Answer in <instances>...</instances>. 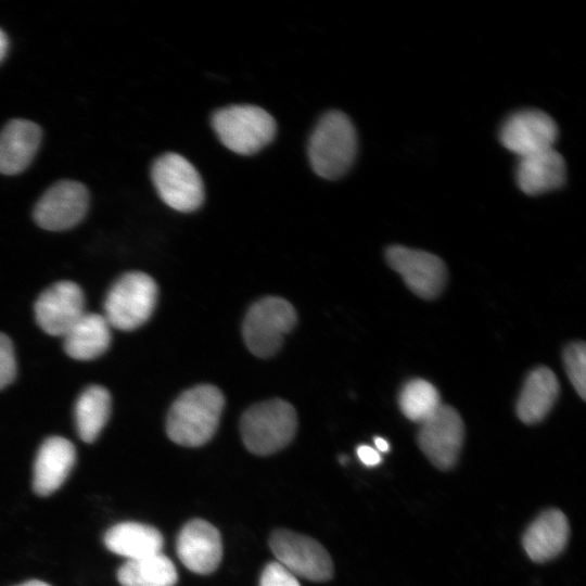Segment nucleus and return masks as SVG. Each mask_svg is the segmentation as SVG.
Listing matches in <instances>:
<instances>
[{"label":"nucleus","mask_w":586,"mask_h":586,"mask_svg":"<svg viewBox=\"0 0 586 586\" xmlns=\"http://www.w3.org/2000/svg\"><path fill=\"white\" fill-rule=\"evenodd\" d=\"M104 543L112 552L135 560L161 552L163 536L153 526L125 522L111 527Z\"/></svg>","instance_id":"412c9836"},{"label":"nucleus","mask_w":586,"mask_h":586,"mask_svg":"<svg viewBox=\"0 0 586 586\" xmlns=\"http://www.w3.org/2000/svg\"><path fill=\"white\" fill-rule=\"evenodd\" d=\"M177 553L190 571L208 574L217 569L222 557V544L217 528L205 520L188 522L177 538Z\"/></svg>","instance_id":"4468645a"},{"label":"nucleus","mask_w":586,"mask_h":586,"mask_svg":"<svg viewBox=\"0 0 586 586\" xmlns=\"http://www.w3.org/2000/svg\"><path fill=\"white\" fill-rule=\"evenodd\" d=\"M76 460L74 445L61 436H51L40 446L34 463V489L48 496L66 480Z\"/></svg>","instance_id":"2eb2a0df"},{"label":"nucleus","mask_w":586,"mask_h":586,"mask_svg":"<svg viewBox=\"0 0 586 586\" xmlns=\"http://www.w3.org/2000/svg\"><path fill=\"white\" fill-rule=\"evenodd\" d=\"M297 320L288 301L268 296L254 303L245 315L242 334L245 345L257 357L273 356Z\"/></svg>","instance_id":"423d86ee"},{"label":"nucleus","mask_w":586,"mask_h":586,"mask_svg":"<svg viewBox=\"0 0 586 586\" xmlns=\"http://www.w3.org/2000/svg\"><path fill=\"white\" fill-rule=\"evenodd\" d=\"M374 445L380 451H388L390 449L388 443L382 437H374Z\"/></svg>","instance_id":"c756f323"},{"label":"nucleus","mask_w":586,"mask_h":586,"mask_svg":"<svg viewBox=\"0 0 586 586\" xmlns=\"http://www.w3.org/2000/svg\"><path fill=\"white\" fill-rule=\"evenodd\" d=\"M570 526L565 514L549 509L539 514L523 536V547L531 560L545 562L557 557L566 546Z\"/></svg>","instance_id":"f3484780"},{"label":"nucleus","mask_w":586,"mask_h":586,"mask_svg":"<svg viewBox=\"0 0 586 586\" xmlns=\"http://www.w3.org/2000/svg\"><path fill=\"white\" fill-rule=\"evenodd\" d=\"M212 126L220 142L230 151L250 155L272 141L276 122L265 110L255 105H231L218 110Z\"/></svg>","instance_id":"20e7f679"},{"label":"nucleus","mask_w":586,"mask_h":586,"mask_svg":"<svg viewBox=\"0 0 586 586\" xmlns=\"http://www.w3.org/2000/svg\"><path fill=\"white\" fill-rule=\"evenodd\" d=\"M16 374L13 344L8 335L0 332V390L8 386Z\"/></svg>","instance_id":"a878e982"},{"label":"nucleus","mask_w":586,"mask_h":586,"mask_svg":"<svg viewBox=\"0 0 586 586\" xmlns=\"http://www.w3.org/2000/svg\"><path fill=\"white\" fill-rule=\"evenodd\" d=\"M297 428L296 411L282 399H270L251 406L240 421L245 447L258 456H267L285 447Z\"/></svg>","instance_id":"7ed1b4c3"},{"label":"nucleus","mask_w":586,"mask_h":586,"mask_svg":"<svg viewBox=\"0 0 586 586\" xmlns=\"http://www.w3.org/2000/svg\"><path fill=\"white\" fill-rule=\"evenodd\" d=\"M89 205L87 188L78 181L62 180L50 187L34 208V219L46 230L61 231L81 221Z\"/></svg>","instance_id":"9b49d317"},{"label":"nucleus","mask_w":586,"mask_h":586,"mask_svg":"<svg viewBox=\"0 0 586 586\" xmlns=\"http://www.w3.org/2000/svg\"><path fill=\"white\" fill-rule=\"evenodd\" d=\"M224 406V395L214 385L202 384L184 391L168 411V437L186 447L204 445L214 436Z\"/></svg>","instance_id":"f257e3e1"},{"label":"nucleus","mask_w":586,"mask_h":586,"mask_svg":"<svg viewBox=\"0 0 586 586\" xmlns=\"http://www.w3.org/2000/svg\"><path fill=\"white\" fill-rule=\"evenodd\" d=\"M8 50V38L5 34L0 29V62L4 58Z\"/></svg>","instance_id":"c85d7f7f"},{"label":"nucleus","mask_w":586,"mask_h":586,"mask_svg":"<svg viewBox=\"0 0 586 586\" xmlns=\"http://www.w3.org/2000/svg\"><path fill=\"white\" fill-rule=\"evenodd\" d=\"M565 162L553 148L519 157L515 178L522 192L538 195L559 188L565 180Z\"/></svg>","instance_id":"dca6fc26"},{"label":"nucleus","mask_w":586,"mask_h":586,"mask_svg":"<svg viewBox=\"0 0 586 586\" xmlns=\"http://www.w3.org/2000/svg\"><path fill=\"white\" fill-rule=\"evenodd\" d=\"M559 391V382L553 371L547 367L533 370L527 375L517 403L519 419L526 424L542 421L556 403Z\"/></svg>","instance_id":"aec40b11"},{"label":"nucleus","mask_w":586,"mask_h":586,"mask_svg":"<svg viewBox=\"0 0 586 586\" xmlns=\"http://www.w3.org/2000/svg\"><path fill=\"white\" fill-rule=\"evenodd\" d=\"M85 313L84 293L72 281L50 285L35 303L36 321L50 335L63 336Z\"/></svg>","instance_id":"ddd939ff"},{"label":"nucleus","mask_w":586,"mask_h":586,"mask_svg":"<svg viewBox=\"0 0 586 586\" xmlns=\"http://www.w3.org/2000/svg\"><path fill=\"white\" fill-rule=\"evenodd\" d=\"M357 456L366 466L373 467L381 462L380 454L368 445H360L357 448Z\"/></svg>","instance_id":"cd10ccee"},{"label":"nucleus","mask_w":586,"mask_h":586,"mask_svg":"<svg viewBox=\"0 0 586 586\" xmlns=\"http://www.w3.org/2000/svg\"><path fill=\"white\" fill-rule=\"evenodd\" d=\"M463 436L464 424L459 412L442 404L429 419L420 423L418 444L436 468L448 470L458 460Z\"/></svg>","instance_id":"1a4fd4ad"},{"label":"nucleus","mask_w":586,"mask_h":586,"mask_svg":"<svg viewBox=\"0 0 586 586\" xmlns=\"http://www.w3.org/2000/svg\"><path fill=\"white\" fill-rule=\"evenodd\" d=\"M357 151L356 130L342 112L324 114L315 127L308 143L314 171L326 179H336L352 166Z\"/></svg>","instance_id":"f03ea898"},{"label":"nucleus","mask_w":586,"mask_h":586,"mask_svg":"<svg viewBox=\"0 0 586 586\" xmlns=\"http://www.w3.org/2000/svg\"><path fill=\"white\" fill-rule=\"evenodd\" d=\"M111 411V396L100 385L87 387L77 398L75 421L79 437L86 443L97 440L106 424Z\"/></svg>","instance_id":"4be33fe9"},{"label":"nucleus","mask_w":586,"mask_h":586,"mask_svg":"<svg viewBox=\"0 0 586 586\" xmlns=\"http://www.w3.org/2000/svg\"><path fill=\"white\" fill-rule=\"evenodd\" d=\"M269 546L277 562L295 576L323 582L333 575L330 555L322 545L308 536L277 530L269 538Z\"/></svg>","instance_id":"6e6552de"},{"label":"nucleus","mask_w":586,"mask_h":586,"mask_svg":"<svg viewBox=\"0 0 586 586\" xmlns=\"http://www.w3.org/2000/svg\"><path fill=\"white\" fill-rule=\"evenodd\" d=\"M41 140L40 127L26 119L10 120L0 132V173L16 175L33 161Z\"/></svg>","instance_id":"a211bd4d"},{"label":"nucleus","mask_w":586,"mask_h":586,"mask_svg":"<svg viewBox=\"0 0 586 586\" xmlns=\"http://www.w3.org/2000/svg\"><path fill=\"white\" fill-rule=\"evenodd\" d=\"M17 586H50L49 584L42 582V581H38V579H33V581H27L21 585H17Z\"/></svg>","instance_id":"7c9ffc66"},{"label":"nucleus","mask_w":586,"mask_h":586,"mask_svg":"<svg viewBox=\"0 0 586 586\" xmlns=\"http://www.w3.org/2000/svg\"><path fill=\"white\" fill-rule=\"evenodd\" d=\"M151 177L160 198L171 208L190 213L204 201V186L196 168L182 155L166 153L152 166Z\"/></svg>","instance_id":"0eeeda50"},{"label":"nucleus","mask_w":586,"mask_h":586,"mask_svg":"<svg viewBox=\"0 0 586 586\" xmlns=\"http://www.w3.org/2000/svg\"><path fill=\"white\" fill-rule=\"evenodd\" d=\"M557 137L558 127L552 117L534 109L510 115L499 132L501 144L518 157L553 148Z\"/></svg>","instance_id":"f8f14e48"},{"label":"nucleus","mask_w":586,"mask_h":586,"mask_svg":"<svg viewBox=\"0 0 586 586\" xmlns=\"http://www.w3.org/2000/svg\"><path fill=\"white\" fill-rule=\"evenodd\" d=\"M385 258L388 266L402 276L408 289L423 300L437 297L445 286V264L432 253L392 245L386 249Z\"/></svg>","instance_id":"9d476101"},{"label":"nucleus","mask_w":586,"mask_h":586,"mask_svg":"<svg viewBox=\"0 0 586 586\" xmlns=\"http://www.w3.org/2000/svg\"><path fill=\"white\" fill-rule=\"evenodd\" d=\"M157 301V285L141 271L123 275L109 290L104 314L111 328L131 331L142 326L152 315Z\"/></svg>","instance_id":"39448f33"},{"label":"nucleus","mask_w":586,"mask_h":586,"mask_svg":"<svg viewBox=\"0 0 586 586\" xmlns=\"http://www.w3.org/2000/svg\"><path fill=\"white\" fill-rule=\"evenodd\" d=\"M400 411L411 421L422 423L442 405L438 391L426 380L408 381L399 392Z\"/></svg>","instance_id":"b1692460"},{"label":"nucleus","mask_w":586,"mask_h":586,"mask_svg":"<svg viewBox=\"0 0 586 586\" xmlns=\"http://www.w3.org/2000/svg\"><path fill=\"white\" fill-rule=\"evenodd\" d=\"M62 337L64 351L69 357L91 360L109 348L111 326L103 315L85 313Z\"/></svg>","instance_id":"6ab92c4d"},{"label":"nucleus","mask_w":586,"mask_h":586,"mask_svg":"<svg viewBox=\"0 0 586 586\" xmlns=\"http://www.w3.org/2000/svg\"><path fill=\"white\" fill-rule=\"evenodd\" d=\"M259 586H301L295 575L279 562H270L264 569Z\"/></svg>","instance_id":"bb28decb"},{"label":"nucleus","mask_w":586,"mask_h":586,"mask_svg":"<svg viewBox=\"0 0 586 586\" xmlns=\"http://www.w3.org/2000/svg\"><path fill=\"white\" fill-rule=\"evenodd\" d=\"M566 374L583 400L586 398V346L584 342H572L563 351Z\"/></svg>","instance_id":"393cba45"},{"label":"nucleus","mask_w":586,"mask_h":586,"mask_svg":"<svg viewBox=\"0 0 586 586\" xmlns=\"http://www.w3.org/2000/svg\"><path fill=\"white\" fill-rule=\"evenodd\" d=\"M117 578L123 586H174L177 571L171 560L158 552L128 560L119 568Z\"/></svg>","instance_id":"5701e85b"}]
</instances>
